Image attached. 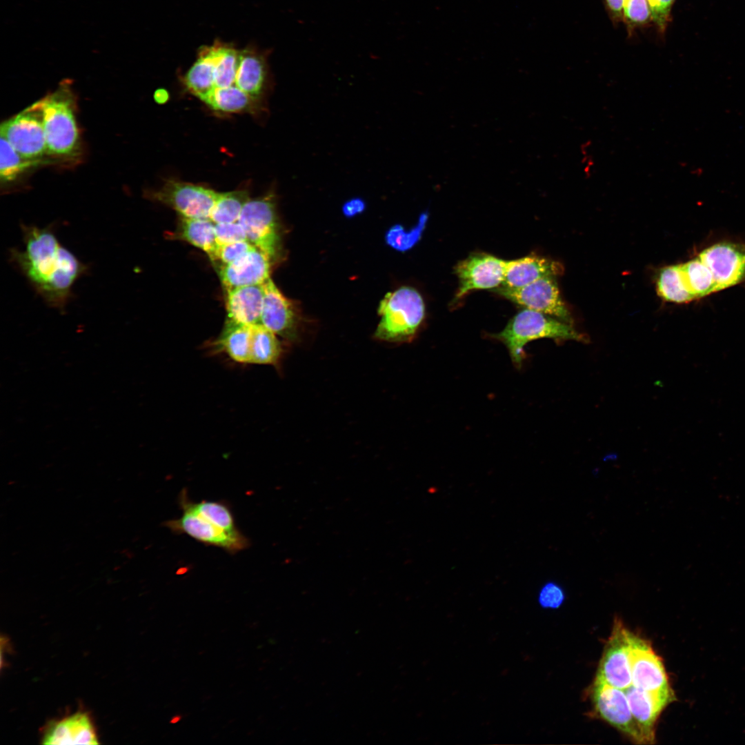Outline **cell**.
Returning <instances> with one entry per match:
<instances>
[{
    "instance_id": "cell-5",
    "label": "cell",
    "mask_w": 745,
    "mask_h": 745,
    "mask_svg": "<svg viewBox=\"0 0 745 745\" xmlns=\"http://www.w3.org/2000/svg\"><path fill=\"white\" fill-rule=\"evenodd\" d=\"M66 83L39 101L47 154L69 157L79 148V135L74 101Z\"/></svg>"
},
{
    "instance_id": "cell-18",
    "label": "cell",
    "mask_w": 745,
    "mask_h": 745,
    "mask_svg": "<svg viewBox=\"0 0 745 745\" xmlns=\"http://www.w3.org/2000/svg\"><path fill=\"white\" fill-rule=\"evenodd\" d=\"M92 722L86 713L77 712L50 723L45 729L43 744H98Z\"/></svg>"
},
{
    "instance_id": "cell-22",
    "label": "cell",
    "mask_w": 745,
    "mask_h": 745,
    "mask_svg": "<svg viewBox=\"0 0 745 745\" xmlns=\"http://www.w3.org/2000/svg\"><path fill=\"white\" fill-rule=\"evenodd\" d=\"M215 223L210 219L189 218L180 216L172 239L185 241L202 250L213 261L217 244L215 232Z\"/></svg>"
},
{
    "instance_id": "cell-31",
    "label": "cell",
    "mask_w": 745,
    "mask_h": 745,
    "mask_svg": "<svg viewBox=\"0 0 745 745\" xmlns=\"http://www.w3.org/2000/svg\"><path fill=\"white\" fill-rule=\"evenodd\" d=\"M428 215H421L418 224L410 231L404 230L401 226L392 227L386 234V241L393 248L405 251L411 248L419 240L425 228Z\"/></svg>"
},
{
    "instance_id": "cell-34",
    "label": "cell",
    "mask_w": 745,
    "mask_h": 745,
    "mask_svg": "<svg viewBox=\"0 0 745 745\" xmlns=\"http://www.w3.org/2000/svg\"><path fill=\"white\" fill-rule=\"evenodd\" d=\"M215 239L218 245L248 240L245 230L238 222L215 223Z\"/></svg>"
},
{
    "instance_id": "cell-20",
    "label": "cell",
    "mask_w": 745,
    "mask_h": 745,
    "mask_svg": "<svg viewBox=\"0 0 745 745\" xmlns=\"http://www.w3.org/2000/svg\"><path fill=\"white\" fill-rule=\"evenodd\" d=\"M562 271V266L558 262L537 255H530L506 261L501 286L510 288H521L545 277H557Z\"/></svg>"
},
{
    "instance_id": "cell-10",
    "label": "cell",
    "mask_w": 745,
    "mask_h": 745,
    "mask_svg": "<svg viewBox=\"0 0 745 745\" xmlns=\"http://www.w3.org/2000/svg\"><path fill=\"white\" fill-rule=\"evenodd\" d=\"M493 290L525 308L542 312L573 325L572 317L561 298L555 276L541 278L521 288H510L500 286Z\"/></svg>"
},
{
    "instance_id": "cell-14",
    "label": "cell",
    "mask_w": 745,
    "mask_h": 745,
    "mask_svg": "<svg viewBox=\"0 0 745 745\" xmlns=\"http://www.w3.org/2000/svg\"><path fill=\"white\" fill-rule=\"evenodd\" d=\"M506 261L485 252L470 255L455 267L459 288L455 300L473 290L495 289L502 285Z\"/></svg>"
},
{
    "instance_id": "cell-25",
    "label": "cell",
    "mask_w": 745,
    "mask_h": 745,
    "mask_svg": "<svg viewBox=\"0 0 745 745\" xmlns=\"http://www.w3.org/2000/svg\"><path fill=\"white\" fill-rule=\"evenodd\" d=\"M277 336L261 324L252 326L250 364H279L283 348Z\"/></svg>"
},
{
    "instance_id": "cell-30",
    "label": "cell",
    "mask_w": 745,
    "mask_h": 745,
    "mask_svg": "<svg viewBox=\"0 0 745 745\" xmlns=\"http://www.w3.org/2000/svg\"><path fill=\"white\" fill-rule=\"evenodd\" d=\"M239 59V52L223 45L215 67L214 77L216 88H223L233 85L235 81Z\"/></svg>"
},
{
    "instance_id": "cell-35",
    "label": "cell",
    "mask_w": 745,
    "mask_h": 745,
    "mask_svg": "<svg viewBox=\"0 0 745 745\" xmlns=\"http://www.w3.org/2000/svg\"><path fill=\"white\" fill-rule=\"evenodd\" d=\"M564 599L565 594L563 588L553 582L546 583L541 588L538 595V602L544 608H557L562 605Z\"/></svg>"
},
{
    "instance_id": "cell-12",
    "label": "cell",
    "mask_w": 745,
    "mask_h": 745,
    "mask_svg": "<svg viewBox=\"0 0 745 745\" xmlns=\"http://www.w3.org/2000/svg\"><path fill=\"white\" fill-rule=\"evenodd\" d=\"M218 192L193 183L168 181L151 198L177 211L180 216L209 219Z\"/></svg>"
},
{
    "instance_id": "cell-4",
    "label": "cell",
    "mask_w": 745,
    "mask_h": 745,
    "mask_svg": "<svg viewBox=\"0 0 745 745\" xmlns=\"http://www.w3.org/2000/svg\"><path fill=\"white\" fill-rule=\"evenodd\" d=\"M378 312L381 319L374 337L388 342H404L417 331L425 316V306L417 290L404 286L387 293Z\"/></svg>"
},
{
    "instance_id": "cell-40",
    "label": "cell",
    "mask_w": 745,
    "mask_h": 745,
    "mask_svg": "<svg viewBox=\"0 0 745 745\" xmlns=\"http://www.w3.org/2000/svg\"><path fill=\"white\" fill-rule=\"evenodd\" d=\"M155 99L159 101V103L165 102L168 99V95L166 90L160 89L157 90L155 94Z\"/></svg>"
},
{
    "instance_id": "cell-23",
    "label": "cell",
    "mask_w": 745,
    "mask_h": 745,
    "mask_svg": "<svg viewBox=\"0 0 745 745\" xmlns=\"http://www.w3.org/2000/svg\"><path fill=\"white\" fill-rule=\"evenodd\" d=\"M252 326L226 320L224 328L213 342L215 349L226 353L240 364H250Z\"/></svg>"
},
{
    "instance_id": "cell-26",
    "label": "cell",
    "mask_w": 745,
    "mask_h": 745,
    "mask_svg": "<svg viewBox=\"0 0 745 745\" xmlns=\"http://www.w3.org/2000/svg\"><path fill=\"white\" fill-rule=\"evenodd\" d=\"M249 199L248 192L244 190L218 193L209 219L215 223L237 222Z\"/></svg>"
},
{
    "instance_id": "cell-6",
    "label": "cell",
    "mask_w": 745,
    "mask_h": 745,
    "mask_svg": "<svg viewBox=\"0 0 745 745\" xmlns=\"http://www.w3.org/2000/svg\"><path fill=\"white\" fill-rule=\"evenodd\" d=\"M179 503L182 515L178 519L166 522L165 524L172 532L186 534L203 544L219 547L232 553L242 550L249 546L248 538L239 530L230 531L217 519L196 510L184 490L181 493Z\"/></svg>"
},
{
    "instance_id": "cell-15",
    "label": "cell",
    "mask_w": 745,
    "mask_h": 745,
    "mask_svg": "<svg viewBox=\"0 0 745 745\" xmlns=\"http://www.w3.org/2000/svg\"><path fill=\"white\" fill-rule=\"evenodd\" d=\"M263 286L264 299L261 324L290 342L297 341L300 319L293 304L281 292L270 278Z\"/></svg>"
},
{
    "instance_id": "cell-2",
    "label": "cell",
    "mask_w": 745,
    "mask_h": 745,
    "mask_svg": "<svg viewBox=\"0 0 745 745\" xmlns=\"http://www.w3.org/2000/svg\"><path fill=\"white\" fill-rule=\"evenodd\" d=\"M686 303L745 281V244L721 241L677 264Z\"/></svg>"
},
{
    "instance_id": "cell-13",
    "label": "cell",
    "mask_w": 745,
    "mask_h": 745,
    "mask_svg": "<svg viewBox=\"0 0 745 745\" xmlns=\"http://www.w3.org/2000/svg\"><path fill=\"white\" fill-rule=\"evenodd\" d=\"M632 685L652 693L674 695L662 659L648 642L631 633Z\"/></svg>"
},
{
    "instance_id": "cell-21",
    "label": "cell",
    "mask_w": 745,
    "mask_h": 745,
    "mask_svg": "<svg viewBox=\"0 0 745 745\" xmlns=\"http://www.w3.org/2000/svg\"><path fill=\"white\" fill-rule=\"evenodd\" d=\"M223 46V44L215 43L204 47L184 78L187 88L205 103L216 89L215 67Z\"/></svg>"
},
{
    "instance_id": "cell-38",
    "label": "cell",
    "mask_w": 745,
    "mask_h": 745,
    "mask_svg": "<svg viewBox=\"0 0 745 745\" xmlns=\"http://www.w3.org/2000/svg\"><path fill=\"white\" fill-rule=\"evenodd\" d=\"M365 208L366 203L364 200L357 197L346 201L342 206V211L344 215L351 217L361 213Z\"/></svg>"
},
{
    "instance_id": "cell-28",
    "label": "cell",
    "mask_w": 745,
    "mask_h": 745,
    "mask_svg": "<svg viewBox=\"0 0 745 745\" xmlns=\"http://www.w3.org/2000/svg\"><path fill=\"white\" fill-rule=\"evenodd\" d=\"M0 177L2 183L8 184L29 168L39 163L21 156L8 141L1 136Z\"/></svg>"
},
{
    "instance_id": "cell-9",
    "label": "cell",
    "mask_w": 745,
    "mask_h": 745,
    "mask_svg": "<svg viewBox=\"0 0 745 745\" xmlns=\"http://www.w3.org/2000/svg\"><path fill=\"white\" fill-rule=\"evenodd\" d=\"M594 713L635 744H646L644 735L634 719L624 690L594 680L591 691Z\"/></svg>"
},
{
    "instance_id": "cell-11",
    "label": "cell",
    "mask_w": 745,
    "mask_h": 745,
    "mask_svg": "<svg viewBox=\"0 0 745 745\" xmlns=\"http://www.w3.org/2000/svg\"><path fill=\"white\" fill-rule=\"evenodd\" d=\"M631 633L615 619L605 645L595 680L625 690L632 685L630 665Z\"/></svg>"
},
{
    "instance_id": "cell-8",
    "label": "cell",
    "mask_w": 745,
    "mask_h": 745,
    "mask_svg": "<svg viewBox=\"0 0 745 745\" xmlns=\"http://www.w3.org/2000/svg\"><path fill=\"white\" fill-rule=\"evenodd\" d=\"M1 136L23 158L39 161L47 154L39 101L2 123Z\"/></svg>"
},
{
    "instance_id": "cell-24",
    "label": "cell",
    "mask_w": 745,
    "mask_h": 745,
    "mask_svg": "<svg viewBox=\"0 0 745 745\" xmlns=\"http://www.w3.org/2000/svg\"><path fill=\"white\" fill-rule=\"evenodd\" d=\"M266 77L265 62L251 50L239 52L235 86L252 98L261 92Z\"/></svg>"
},
{
    "instance_id": "cell-16",
    "label": "cell",
    "mask_w": 745,
    "mask_h": 745,
    "mask_svg": "<svg viewBox=\"0 0 745 745\" xmlns=\"http://www.w3.org/2000/svg\"><path fill=\"white\" fill-rule=\"evenodd\" d=\"M272 261L255 247L237 261L219 266L218 272L225 290L264 284L270 277Z\"/></svg>"
},
{
    "instance_id": "cell-1",
    "label": "cell",
    "mask_w": 745,
    "mask_h": 745,
    "mask_svg": "<svg viewBox=\"0 0 745 745\" xmlns=\"http://www.w3.org/2000/svg\"><path fill=\"white\" fill-rule=\"evenodd\" d=\"M21 228L23 248H11L10 260L49 307L64 310L88 266L60 243L51 226Z\"/></svg>"
},
{
    "instance_id": "cell-7",
    "label": "cell",
    "mask_w": 745,
    "mask_h": 745,
    "mask_svg": "<svg viewBox=\"0 0 745 745\" xmlns=\"http://www.w3.org/2000/svg\"><path fill=\"white\" fill-rule=\"evenodd\" d=\"M238 222L245 230L248 241L275 262L281 254V238L274 195L250 199Z\"/></svg>"
},
{
    "instance_id": "cell-39",
    "label": "cell",
    "mask_w": 745,
    "mask_h": 745,
    "mask_svg": "<svg viewBox=\"0 0 745 745\" xmlns=\"http://www.w3.org/2000/svg\"><path fill=\"white\" fill-rule=\"evenodd\" d=\"M609 10L615 17H621L624 0H606Z\"/></svg>"
},
{
    "instance_id": "cell-36",
    "label": "cell",
    "mask_w": 745,
    "mask_h": 745,
    "mask_svg": "<svg viewBox=\"0 0 745 745\" xmlns=\"http://www.w3.org/2000/svg\"><path fill=\"white\" fill-rule=\"evenodd\" d=\"M650 9L652 19L661 30L668 24L670 13L675 0H647Z\"/></svg>"
},
{
    "instance_id": "cell-29",
    "label": "cell",
    "mask_w": 745,
    "mask_h": 745,
    "mask_svg": "<svg viewBox=\"0 0 745 745\" xmlns=\"http://www.w3.org/2000/svg\"><path fill=\"white\" fill-rule=\"evenodd\" d=\"M657 288L659 295L667 301L676 304L686 303L677 265L668 266L661 269L657 275Z\"/></svg>"
},
{
    "instance_id": "cell-27",
    "label": "cell",
    "mask_w": 745,
    "mask_h": 745,
    "mask_svg": "<svg viewBox=\"0 0 745 745\" xmlns=\"http://www.w3.org/2000/svg\"><path fill=\"white\" fill-rule=\"evenodd\" d=\"M253 99L237 86L232 85L216 88L206 103L215 110L239 112L248 110Z\"/></svg>"
},
{
    "instance_id": "cell-19",
    "label": "cell",
    "mask_w": 745,
    "mask_h": 745,
    "mask_svg": "<svg viewBox=\"0 0 745 745\" xmlns=\"http://www.w3.org/2000/svg\"><path fill=\"white\" fill-rule=\"evenodd\" d=\"M227 319L247 326L261 324L264 306L263 284L226 290Z\"/></svg>"
},
{
    "instance_id": "cell-32",
    "label": "cell",
    "mask_w": 745,
    "mask_h": 745,
    "mask_svg": "<svg viewBox=\"0 0 745 745\" xmlns=\"http://www.w3.org/2000/svg\"><path fill=\"white\" fill-rule=\"evenodd\" d=\"M255 247L248 240L229 244L218 245L212 261L219 262V266L231 264L240 259Z\"/></svg>"
},
{
    "instance_id": "cell-17",
    "label": "cell",
    "mask_w": 745,
    "mask_h": 745,
    "mask_svg": "<svg viewBox=\"0 0 745 745\" xmlns=\"http://www.w3.org/2000/svg\"><path fill=\"white\" fill-rule=\"evenodd\" d=\"M633 716L641 728L648 744L655 743L656 722L675 695L648 692L633 685L624 690Z\"/></svg>"
},
{
    "instance_id": "cell-33",
    "label": "cell",
    "mask_w": 745,
    "mask_h": 745,
    "mask_svg": "<svg viewBox=\"0 0 745 745\" xmlns=\"http://www.w3.org/2000/svg\"><path fill=\"white\" fill-rule=\"evenodd\" d=\"M623 9L625 19L632 25H642L652 19L647 0H624Z\"/></svg>"
},
{
    "instance_id": "cell-37",
    "label": "cell",
    "mask_w": 745,
    "mask_h": 745,
    "mask_svg": "<svg viewBox=\"0 0 745 745\" xmlns=\"http://www.w3.org/2000/svg\"><path fill=\"white\" fill-rule=\"evenodd\" d=\"M592 146L590 140H586L582 143L579 146L580 153L582 156V163L583 165V172L584 177H589L592 176L593 172V168L595 166V161L590 154H589V149Z\"/></svg>"
},
{
    "instance_id": "cell-3",
    "label": "cell",
    "mask_w": 745,
    "mask_h": 745,
    "mask_svg": "<svg viewBox=\"0 0 745 745\" xmlns=\"http://www.w3.org/2000/svg\"><path fill=\"white\" fill-rule=\"evenodd\" d=\"M492 336L506 345L513 362L518 368L524 358V347L530 341L550 338L586 341V337L573 325L527 308L517 313L502 331Z\"/></svg>"
}]
</instances>
